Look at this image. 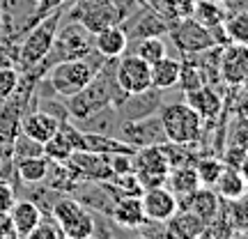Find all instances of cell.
Listing matches in <instances>:
<instances>
[{
    "label": "cell",
    "mask_w": 248,
    "mask_h": 239,
    "mask_svg": "<svg viewBox=\"0 0 248 239\" xmlns=\"http://www.w3.org/2000/svg\"><path fill=\"white\" fill-rule=\"evenodd\" d=\"M115 80L126 95L152 88V64L136 53H122L115 62Z\"/></svg>",
    "instance_id": "9c48e42d"
},
{
    "label": "cell",
    "mask_w": 248,
    "mask_h": 239,
    "mask_svg": "<svg viewBox=\"0 0 248 239\" xmlns=\"http://www.w3.org/2000/svg\"><path fill=\"white\" fill-rule=\"evenodd\" d=\"M16 200V189L9 179L0 177V212H9V207Z\"/></svg>",
    "instance_id": "ab89813d"
},
{
    "label": "cell",
    "mask_w": 248,
    "mask_h": 239,
    "mask_svg": "<svg viewBox=\"0 0 248 239\" xmlns=\"http://www.w3.org/2000/svg\"><path fill=\"white\" fill-rule=\"evenodd\" d=\"M9 216H12L14 230H16V239H30L32 230L42 219V209L30 198H16L14 205L9 207Z\"/></svg>",
    "instance_id": "ffe728a7"
},
{
    "label": "cell",
    "mask_w": 248,
    "mask_h": 239,
    "mask_svg": "<svg viewBox=\"0 0 248 239\" xmlns=\"http://www.w3.org/2000/svg\"><path fill=\"white\" fill-rule=\"evenodd\" d=\"M129 48V37L122 26H110L94 35V51L106 60H117Z\"/></svg>",
    "instance_id": "603a6c76"
},
{
    "label": "cell",
    "mask_w": 248,
    "mask_h": 239,
    "mask_svg": "<svg viewBox=\"0 0 248 239\" xmlns=\"http://www.w3.org/2000/svg\"><path fill=\"white\" fill-rule=\"evenodd\" d=\"M64 239H90L94 237V214L85 209L76 221H71L67 228H62Z\"/></svg>",
    "instance_id": "836d02e7"
},
{
    "label": "cell",
    "mask_w": 248,
    "mask_h": 239,
    "mask_svg": "<svg viewBox=\"0 0 248 239\" xmlns=\"http://www.w3.org/2000/svg\"><path fill=\"white\" fill-rule=\"evenodd\" d=\"M218 207H221V198H218V193L214 191L212 186H198L191 195L179 200V209H191L204 223H209L216 216Z\"/></svg>",
    "instance_id": "7402d4cb"
},
{
    "label": "cell",
    "mask_w": 248,
    "mask_h": 239,
    "mask_svg": "<svg viewBox=\"0 0 248 239\" xmlns=\"http://www.w3.org/2000/svg\"><path fill=\"white\" fill-rule=\"evenodd\" d=\"M168 35L172 37V44L177 46V51L182 55L200 53V51H207V48L218 44V39L214 37L212 30L204 28L202 23H198L193 16H182L177 21H172Z\"/></svg>",
    "instance_id": "ba28073f"
},
{
    "label": "cell",
    "mask_w": 248,
    "mask_h": 239,
    "mask_svg": "<svg viewBox=\"0 0 248 239\" xmlns=\"http://www.w3.org/2000/svg\"><path fill=\"white\" fill-rule=\"evenodd\" d=\"M166 186L175 193L179 200H184L186 195H191L200 186V179H198V173H195L193 163H179V166H172L168 173V179H166Z\"/></svg>",
    "instance_id": "cb8c5ba5"
},
{
    "label": "cell",
    "mask_w": 248,
    "mask_h": 239,
    "mask_svg": "<svg viewBox=\"0 0 248 239\" xmlns=\"http://www.w3.org/2000/svg\"><path fill=\"white\" fill-rule=\"evenodd\" d=\"M161 104H163V90L150 88V90H145V92L126 95L115 106V111H117L120 122H129V120H140V117L159 113Z\"/></svg>",
    "instance_id": "9a60e30c"
},
{
    "label": "cell",
    "mask_w": 248,
    "mask_h": 239,
    "mask_svg": "<svg viewBox=\"0 0 248 239\" xmlns=\"http://www.w3.org/2000/svg\"><path fill=\"white\" fill-rule=\"evenodd\" d=\"M140 200H142V209H145L147 221L166 223L170 216L179 209L177 198H175V193L170 191L168 186H152V189H145L140 193Z\"/></svg>",
    "instance_id": "2e32d148"
},
{
    "label": "cell",
    "mask_w": 248,
    "mask_h": 239,
    "mask_svg": "<svg viewBox=\"0 0 248 239\" xmlns=\"http://www.w3.org/2000/svg\"><path fill=\"white\" fill-rule=\"evenodd\" d=\"M42 147H44V157L51 161V163H64V161L71 157V152H74V145H71L60 131L55 133L53 138H48Z\"/></svg>",
    "instance_id": "d6a6232c"
},
{
    "label": "cell",
    "mask_w": 248,
    "mask_h": 239,
    "mask_svg": "<svg viewBox=\"0 0 248 239\" xmlns=\"http://www.w3.org/2000/svg\"><path fill=\"white\" fill-rule=\"evenodd\" d=\"M30 239H64V232H62L60 223L55 221L48 212H42V219L37 223V228L32 230Z\"/></svg>",
    "instance_id": "d590c367"
},
{
    "label": "cell",
    "mask_w": 248,
    "mask_h": 239,
    "mask_svg": "<svg viewBox=\"0 0 248 239\" xmlns=\"http://www.w3.org/2000/svg\"><path fill=\"white\" fill-rule=\"evenodd\" d=\"M133 53L140 55L145 62L154 64V62L161 60L163 55H168V46H166V42H163L161 37H142V39H138Z\"/></svg>",
    "instance_id": "1f68e13d"
},
{
    "label": "cell",
    "mask_w": 248,
    "mask_h": 239,
    "mask_svg": "<svg viewBox=\"0 0 248 239\" xmlns=\"http://www.w3.org/2000/svg\"><path fill=\"white\" fill-rule=\"evenodd\" d=\"M170 18H166L161 12H156L150 5H140V7L133 12L131 16L122 23L124 32L129 39H142V37H163L168 35L170 30Z\"/></svg>",
    "instance_id": "8fae6325"
},
{
    "label": "cell",
    "mask_w": 248,
    "mask_h": 239,
    "mask_svg": "<svg viewBox=\"0 0 248 239\" xmlns=\"http://www.w3.org/2000/svg\"><path fill=\"white\" fill-rule=\"evenodd\" d=\"M223 30H225L228 42L248 46V12H234L230 16H225Z\"/></svg>",
    "instance_id": "f546056e"
},
{
    "label": "cell",
    "mask_w": 248,
    "mask_h": 239,
    "mask_svg": "<svg viewBox=\"0 0 248 239\" xmlns=\"http://www.w3.org/2000/svg\"><path fill=\"white\" fill-rule=\"evenodd\" d=\"M140 5V0H74V5L62 14L97 35L110 26H122Z\"/></svg>",
    "instance_id": "7a4b0ae2"
},
{
    "label": "cell",
    "mask_w": 248,
    "mask_h": 239,
    "mask_svg": "<svg viewBox=\"0 0 248 239\" xmlns=\"http://www.w3.org/2000/svg\"><path fill=\"white\" fill-rule=\"evenodd\" d=\"M110 186L115 189V193L122 198V195H140L142 193V184L138 182L136 173H122V175H113L108 179Z\"/></svg>",
    "instance_id": "e575fe53"
},
{
    "label": "cell",
    "mask_w": 248,
    "mask_h": 239,
    "mask_svg": "<svg viewBox=\"0 0 248 239\" xmlns=\"http://www.w3.org/2000/svg\"><path fill=\"white\" fill-rule=\"evenodd\" d=\"M35 154H44L42 143L32 141V138H28L26 133L18 131L16 141H14V145H12V159L18 161V159H26V157H35Z\"/></svg>",
    "instance_id": "8d00e7d4"
},
{
    "label": "cell",
    "mask_w": 248,
    "mask_h": 239,
    "mask_svg": "<svg viewBox=\"0 0 248 239\" xmlns=\"http://www.w3.org/2000/svg\"><path fill=\"white\" fill-rule=\"evenodd\" d=\"M0 239H16V230L9 212H0Z\"/></svg>",
    "instance_id": "b9f144b4"
},
{
    "label": "cell",
    "mask_w": 248,
    "mask_h": 239,
    "mask_svg": "<svg viewBox=\"0 0 248 239\" xmlns=\"http://www.w3.org/2000/svg\"><path fill=\"white\" fill-rule=\"evenodd\" d=\"M115 62L117 60H104V64L97 69V74L85 88L76 92L74 97L64 99L69 120H83L106 106H117L126 97V92L115 80Z\"/></svg>",
    "instance_id": "6da1fadb"
},
{
    "label": "cell",
    "mask_w": 248,
    "mask_h": 239,
    "mask_svg": "<svg viewBox=\"0 0 248 239\" xmlns=\"http://www.w3.org/2000/svg\"><path fill=\"white\" fill-rule=\"evenodd\" d=\"M159 120L163 127V133L170 143L179 145H193L202 136V117L195 113L186 101H175V104H161Z\"/></svg>",
    "instance_id": "8992f818"
},
{
    "label": "cell",
    "mask_w": 248,
    "mask_h": 239,
    "mask_svg": "<svg viewBox=\"0 0 248 239\" xmlns=\"http://www.w3.org/2000/svg\"><path fill=\"white\" fill-rule=\"evenodd\" d=\"M110 219H113V223H115L117 228H122V230H129V232L138 230L142 223L147 221L145 209H142L140 195H122V198H117Z\"/></svg>",
    "instance_id": "d6986e66"
},
{
    "label": "cell",
    "mask_w": 248,
    "mask_h": 239,
    "mask_svg": "<svg viewBox=\"0 0 248 239\" xmlns=\"http://www.w3.org/2000/svg\"><path fill=\"white\" fill-rule=\"evenodd\" d=\"M62 12H64L62 5L55 7L53 12H48L44 18H39L35 26L23 35L21 44H18V62H16L18 71H26L30 67H35V64H39L48 55L51 46H53L55 32L60 28V18H64Z\"/></svg>",
    "instance_id": "277c9868"
},
{
    "label": "cell",
    "mask_w": 248,
    "mask_h": 239,
    "mask_svg": "<svg viewBox=\"0 0 248 239\" xmlns=\"http://www.w3.org/2000/svg\"><path fill=\"white\" fill-rule=\"evenodd\" d=\"M216 2H221V0H216Z\"/></svg>",
    "instance_id": "ee69618b"
},
{
    "label": "cell",
    "mask_w": 248,
    "mask_h": 239,
    "mask_svg": "<svg viewBox=\"0 0 248 239\" xmlns=\"http://www.w3.org/2000/svg\"><path fill=\"white\" fill-rule=\"evenodd\" d=\"M92 51H94V35L85 26H80L78 21H69L67 26L58 28L53 46H51L48 55L39 62V67L48 71L55 62L80 60V58H88Z\"/></svg>",
    "instance_id": "5b68a950"
},
{
    "label": "cell",
    "mask_w": 248,
    "mask_h": 239,
    "mask_svg": "<svg viewBox=\"0 0 248 239\" xmlns=\"http://www.w3.org/2000/svg\"><path fill=\"white\" fill-rule=\"evenodd\" d=\"M184 95H186L184 101L202 117V122H214L216 117H221L223 99L212 85H200V88L191 90V92H184Z\"/></svg>",
    "instance_id": "ac0fdd59"
},
{
    "label": "cell",
    "mask_w": 248,
    "mask_h": 239,
    "mask_svg": "<svg viewBox=\"0 0 248 239\" xmlns=\"http://www.w3.org/2000/svg\"><path fill=\"white\" fill-rule=\"evenodd\" d=\"M104 60L106 58H101L97 51H92L88 58H80V60L55 62L53 67L46 71L48 85L55 92V97L67 99V97H74L76 92H80L92 80V76L104 64Z\"/></svg>",
    "instance_id": "3957f363"
},
{
    "label": "cell",
    "mask_w": 248,
    "mask_h": 239,
    "mask_svg": "<svg viewBox=\"0 0 248 239\" xmlns=\"http://www.w3.org/2000/svg\"><path fill=\"white\" fill-rule=\"evenodd\" d=\"M207 223L191 209H177L166 221V237L170 239H198L202 237Z\"/></svg>",
    "instance_id": "44dd1931"
},
{
    "label": "cell",
    "mask_w": 248,
    "mask_h": 239,
    "mask_svg": "<svg viewBox=\"0 0 248 239\" xmlns=\"http://www.w3.org/2000/svg\"><path fill=\"white\" fill-rule=\"evenodd\" d=\"M239 173H241V177H244V182H246V184H248V154H246V157H244V161H241Z\"/></svg>",
    "instance_id": "7bdbcfd3"
},
{
    "label": "cell",
    "mask_w": 248,
    "mask_h": 239,
    "mask_svg": "<svg viewBox=\"0 0 248 239\" xmlns=\"http://www.w3.org/2000/svg\"><path fill=\"white\" fill-rule=\"evenodd\" d=\"M131 161H133V173H136L138 182L142 184V191L152 189V186H166V179H168L170 173V159L163 145L138 147L133 152Z\"/></svg>",
    "instance_id": "52a82bcc"
},
{
    "label": "cell",
    "mask_w": 248,
    "mask_h": 239,
    "mask_svg": "<svg viewBox=\"0 0 248 239\" xmlns=\"http://www.w3.org/2000/svg\"><path fill=\"white\" fill-rule=\"evenodd\" d=\"M74 175L80 182H108L113 177V170L108 168L106 157L99 154V152H90V150H74L71 157L64 161Z\"/></svg>",
    "instance_id": "5bb4252c"
},
{
    "label": "cell",
    "mask_w": 248,
    "mask_h": 239,
    "mask_svg": "<svg viewBox=\"0 0 248 239\" xmlns=\"http://www.w3.org/2000/svg\"><path fill=\"white\" fill-rule=\"evenodd\" d=\"M193 168H195V173H198L200 186H212L214 189L216 179L221 177L223 168H225V163H223V159H218V157H204V154H200V157L193 161Z\"/></svg>",
    "instance_id": "f1b7e54d"
},
{
    "label": "cell",
    "mask_w": 248,
    "mask_h": 239,
    "mask_svg": "<svg viewBox=\"0 0 248 239\" xmlns=\"http://www.w3.org/2000/svg\"><path fill=\"white\" fill-rule=\"evenodd\" d=\"M51 161L44 154H35V157H26V159L14 161V170H16V179L21 184H42L46 179Z\"/></svg>",
    "instance_id": "d4e9b609"
},
{
    "label": "cell",
    "mask_w": 248,
    "mask_h": 239,
    "mask_svg": "<svg viewBox=\"0 0 248 239\" xmlns=\"http://www.w3.org/2000/svg\"><path fill=\"white\" fill-rule=\"evenodd\" d=\"M115 133L120 141L133 145L136 150H138V147H147V145H163V143L168 141L166 133H163V127H161L159 113L140 117V120L120 122Z\"/></svg>",
    "instance_id": "30bf717a"
},
{
    "label": "cell",
    "mask_w": 248,
    "mask_h": 239,
    "mask_svg": "<svg viewBox=\"0 0 248 239\" xmlns=\"http://www.w3.org/2000/svg\"><path fill=\"white\" fill-rule=\"evenodd\" d=\"M228 203V216H230L232 228L239 232H248V189L239 198L234 200H225Z\"/></svg>",
    "instance_id": "4dcf8cb0"
},
{
    "label": "cell",
    "mask_w": 248,
    "mask_h": 239,
    "mask_svg": "<svg viewBox=\"0 0 248 239\" xmlns=\"http://www.w3.org/2000/svg\"><path fill=\"white\" fill-rule=\"evenodd\" d=\"M191 16H193L198 23H202L204 28L212 30V28L223 26L228 12H225V7H223L221 2H216V0H198V2H193Z\"/></svg>",
    "instance_id": "83f0119b"
},
{
    "label": "cell",
    "mask_w": 248,
    "mask_h": 239,
    "mask_svg": "<svg viewBox=\"0 0 248 239\" xmlns=\"http://www.w3.org/2000/svg\"><path fill=\"white\" fill-rule=\"evenodd\" d=\"M246 189H248V184L244 182V177H241L239 168H230V166L223 168L221 177L216 179V184H214V191L218 193L221 200H234V198H239Z\"/></svg>",
    "instance_id": "4316f807"
},
{
    "label": "cell",
    "mask_w": 248,
    "mask_h": 239,
    "mask_svg": "<svg viewBox=\"0 0 248 239\" xmlns=\"http://www.w3.org/2000/svg\"><path fill=\"white\" fill-rule=\"evenodd\" d=\"M246 154H248V147H244V145H239V143H234V145H230V147L225 150V154H223V163L230 166V168H239Z\"/></svg>",
    "instance_id": "60d3db41"
},
{
    "label": "cell",
    "mask_w": 248,
    "mask_h": 239,
    "mask_svg": "<svg viewBox=\"0 0 248 239\" xmlns=\"http://www.w3.org/2000/svg\"><path fill=\"white\" fill-rule=\"evenodd\" d=\"M18 79H21V71L16 67H0V101H5L14 95Z\"/></svg>",
    "instance_id": "74e56055"
},
{
    "label": "cell",
    "mask_w": 248,
    "mask_h": 239,
    "mask_svg": "<svg viewBox=\"0 0 248 239\" xmlns=\"http://www.w3.org/2000/svg\"><path fill=\"white\" fill-rule=\"evenodd\" d=\"M218 74L221 80L237 88L248 80V46L246 44H228L221 46V60H218Z\"/></svg>",
    "instance_id": "7c38bea8"
},
{
    "label": "cell",
    "mask_w": 248,
    "mask_h": 239,
    "mask_svg": "<svg viewBox=\"0 0 248 239\" xmlns=\"http://www.w3.org/2000/svg\"><path fill=\"white\" fill-rule=\"evenodd\" d=\"M179 71H182V60L163 55L161 60L152 64V88L156 90H170L179 83Z\"/></svg>",
    "instance_id": "484cf974"
},
{
    "label": "cell",
    "mask_w": 248,
    "mask_h": 239,
    "mask_svg": "<svg viewBox=\"0 0 248 239\" xmlns=\"http://www.w3.org/2000/svg\"><path fill=\"white\" fill-rule=\"evenodd\" d=\"M60 122L62 120L58 115L48 113L44 108H35V111H28L26 115H21V133L44 145L48 138H53L58 133Z\"/></svg>",
    "instance_id": "e0dca14e"
},
{
    "label": "cell",
    "mask_w": 248,
    "mask_h": 239,
    "mask_svg": "<svg viewBox=\"0 0 248 239\" xmlns=\"http://www.w3.org/2000/svg\"><path fill=\"white\" fill-rule=\"evenodd\" d=\"M106 157L108 168L113 170V175H122V173H131L133 170V161L129 152H113V154H104Z\"/></svg>",
    "instance_id": "f35d334b"
},
{
    "label": "cell",
    "mask_w": 248,
    "mask_h": 239,
    "mask_svg": "<svg viewBox=\"0 0 248 239\" xmlns=\"http://www.w3.org/2000/svg\"><path fill=\"white\" fill-rule=\"evenodd\" d=\"M71 195L85 209L97 214H106V216L113 214V207H115L117 198H120L115 193V189L110 186V182H80Z\"/></svg>",
    "instance_id": "4fadbf2b"
}]
</instances>
